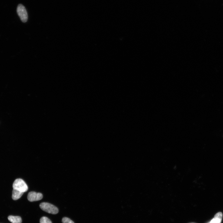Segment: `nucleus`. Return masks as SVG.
Returning <instances> with one entry per match:
<instances>
[{"instance_id":"nucleus-1","label":"nucleus","mask_w":223,"mask_h":223,"mask_svg":"<svg viewBox=\"0 0 223 223\" xmlns=\"http://www.w3.org/2000/svg\"><path fill=\"white\" fill-rule=\"evenodd\" d=\"M13 187L14 189L24 193L27 191L28 188L25 182L20 178L17 179L15 180L13 184Z\"/></svg>"},{"instance_id":"nucleus-2","label":"nucleus","mask_w":223,"mask_h":223,"mask_svg":"<svg viewBox=\"0 0 223 223\" xmlns=\"http://www.w3.org/2000/svg\"><path fill=\"white\" fill-rule=\"evenodd\" d=\"M39 206L42 210L49 213L54 214L58 212V209L56 207L48 203H42Z\"/></svg>"},{"instance_id":"nucleus-3","label":"nucleus","mask_w":223,"mask_h":223,"mask_svg":"<svg viewBox=\"0 0 223 223\" xmlns=\"http://www.w3.org/2000/svg\"><path fill=\"white\" fill-rule=\"evenodd\" d=\"M17 12L21 20L23 22H26L27 20L28 16L24 7L21 4H19L17 7Z\"/></svg>"},{"instance_id":"nucleus-4","label":"nucleus","mask_w":223,"mask_h":223,"mask_svg":"<svg viewBox=\"0 0 223 223\" xmlns=\"http://www.w3.org/2000/svg\"><path fill=\"white\" fill-rule=\"evenodd\" d=\"M43 198L42 194L34 191H31L28 193L27 199L30 202L37 201L41 200Z\"/></svg>"},{"instance_id":"nucleus-5","label":"nucleus","mask_w":223,"mask_h":223,"mask_svg":"<svg viewBox=\"0 0 223 223\" xmlns=\"http://www.w3.org/2000/svg\"><path fill=\"white\" fill-rule=\"evenodd\" d=\"M222 218V212H218L215 215L214 217L209 223H221Z\"/></svg>"},{"instance_id":"nucleus-6","label":"nucleus","mask_w":223,"mask_h":223,"mask_svg":"<svg viewBox=\"0 0 223 223\" xmlns=\"http://www.w3.org/2000/svg\"><path fill=\"white\" fill-rule=\"evenodd\" d=\"M24 192L13 189L12 191V199L14 200H16L20 198Z\"/></svg>"},{"instance_id":"nucleus-7","label":"nucleus","mask_w":223,"mask_h":223,"mask_svg":"<svg viewBox=\"0 0 223 223\" xmlns=\"http://www.w3.org/2000/svg\"><path fill=\"white\" fill-rule=\"evenodd\" d=\"M9 221L12 223H21L22 219L19 216H9L8 217Z\"/></svg>"},{"instance_id":"nucleus-8","label":"nucleus","mask_w":223,"mask_h":223,"mask_svg":"<svg viewBox=\"0 0 223 223\" xmlns=\"http://www.w3.org/2000/svg\"><path fill=\"white\" fill-rule=\"evenodd\" d=\"M40 223H52L50 219L45 216L42 217L40 219Z\"/></svg>"},{"instance_id":"nucleus-9","label":"nucleus","mask_w":223,"mask_h":223,"mask_svg":"<svg viewBox=\"0 0 223 223\" xmlns=\"http://www.w3.org/2000/svg\"><path fill=\"white\" fill-rule=\"evenodd\" d=\"M63 223H74V222L69 218L64 217L62 219Z\"/></svg>"},{"instance_id":"nucleus-10","label":"nucleus","mask_w":223,"mask_h":223,"mask_svg":"<svg viewBox=\"0 0 223 223\" xmlns=\"http://www.w3.org/2000/svg\"></svg>"}]
</instances>
